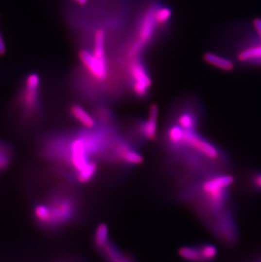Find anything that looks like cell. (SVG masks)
<instances>
[{
	"mask_svg": "<svg viewBox=\"0 0 261 262\" xmlns=\"http://www.w3.org/2000/svg\"><path fill=\"white\" fill-rule=\"evenodd\" d=\"M172 10L168 7H157L155 13L157 23L163 25L166 23L172 17Z\"/></svg>",
	"mask_w": 261,
	"mask_h": 262,
	"instance_id": "cell-20",
	"label": "cell"
},
{
	"mask_svg": "<svg viewBox=\"0 0 261 262\" xmlns=\"http://www.w3.org/2000/svg\"><path fill=\"white\" fill-rule=\"evenodd\" d=\"M70 114L84 128H93L95 127V120L85 109L79 105H73L70 107Z\"/></svg>",
	"mask_w": 261,
	"mask_h": 262,
	"instance_id": "cell-9",
	"label": "cell"
},
{
	"mask_svg": "<svg viewBox=\"0 0 261 262\" xmlns=\"http://www.w3.org/2000/svg\"><path fill=\"white\" fill-rule=\"evenodd\" d=\"M184 144L200 152L209 159H216L219 156L217 149L210 143L198 136L194 131H186Z\"/></svg>",
	"mask_w": 261,
	"mask_h": 262,
	"instance_id": "cell-6",
	"label": "cell"
},
{
	"mask_svg": "<svg viewBox=\"0 0 261 262\" xmlns=\"http://www.w3.org/2000/svg\"><path fill=\"white\" fill-rule=\"evenodd\" d=\"M76 212V201L72 194L63 187H56L45 202L36 204L33 208V217L40 227L53 231L70 223Z\"/></svg>",
	"mask_w": 261,
	"mask_h": 262,
	"instance_id": "cell-1",
	"label": "cell"
},
{
	"mask_svg": "<svg viewBox=\"0 0 261 262\" xmlns=\"http://www.w3.org/2000/svg\"><path fill=\"white\" fill-rule=\"evenodd\" d=\"M254 184L256 187L261 189V174H259L254 177Z\"/></svg>",
	"mask_w": 261,
	"mask_h": 262,
	"instance_id": "cell-24",
	"label": "cell"
},
{
	"mask_svg": "<svg viewBox=\"0 0 261 262\" xmlns=\"http://www.w3.org/2000/svg\"><path fill=\"white\" fill-rule=\"evenodd\" d=\"M196 123L195 117L190 113H183L179 116L178 125L185 131H194Z\"/></svg>",
	"mask_w": 261,
	"mask_h": 262,
	"instance_id": "cell-18",
	"label": "cell"
},
{
	"mask_svg": "<svg viewBox=\"0 0 261 262\" xmlns=\"http://www.w3.org/2000/svg\"><path fill=\"white\" fill-rule=\"evenodd\" d=\"M255 59H261V46L246 49L238 55V59L241 61H248Z\"/></svg>",
	"mask_w": 261,
	"mask_h": 262,
	"instance_id": "cell-19",
	"label": "cell"
},
{
	"mask_svg": "<svg viewBox=\"0 0 261 262\" xmlns=\"http://www.w3.org/2000/svg\"><path fill=\"white\" fill-rule=\"evenodd\" d=\"M234 183V177L231 175H222L213 177L202 185V190L209 200L215 206H219L224 199L226 188Z\"/></svg>",
	"mask_w": 261,
	"mask_h": 262,
	"instance_id": "cell-4",
	"label": "cell"
},
{
	"mask_svg": "<svg viewBox=\"0 0 261 262\" xmlns=\"http://www.w3.org/2000/svg\"><path fill=\"white\" fill-rule=\"evenodd\" d=\"M80 59L83 65L86 66L87 69L95 78L100 81L104 80L108 74L107 64L105 60H101L93 56V53H90L87 50H83L80 53Z\"/></svg>",
	"mask_w": 261,
	"mask_h": 262,
	"instance_id": "cell-7",
	"label": "cell"
},
{
	"mask_svg": "<svg viewBox=\"0 0 261 262\" xmlns=\"http://www.w3.org/2000/svg\"><path fill=\"white\" fill-rule=\"evenodd\" d=\"M131 74L133 79V90L137 95L144 97L148 94L152 82L144 66L140 61L132 63Z\"/></svg>",
	"mask_w": 261,
	"mask_h": 262,
	"instance_id": "cell-5",
	"label": "cell"
},
{
	"mask_svg": "<svg viewBox=\"0 0 261 262\" xmlns=\"http://www.w3.org/2000/svg\"><path fill=\"white\" fill-rule=\"evenodd\" d=\"M74 1H76V3H78L79 4H85L88 0H74Z\"/></svg>",
	"mask_w": 261,
	"mask_h": 262,
	"instance_id": "cell-25",
	"label": "cell"
},
{
	"mask_svg": "<svg viewBox=\"0 0 261 262\" xmlns=\"http://www.w3.org/2000/svg\"><path fill=\"white\" fill-rule=\"evenodd\" d=\"M13 157V149L6 142L0 140V172L9 168Z\"/></svg>",
	"mask_w": 261,
	"mask_h": 262,
	"instance_id": "cell-11",
	"label": "cell"
},
{
	"mask_svg": "<svg viewBox=\"0 0 261 262\" xmlns=\"http://www.w3.org/2000/svg\"><path fill=\"white\" fill-rule=\"evenodd\" d=\"M109 239V227L105 223L99 224L94 233V243L99 249H104Z\"/></svg>",
	"mask_w": 261,
	"mask_h": 262,
	"instance_id": "cell-15",
	"label": "cell"
},
{
	"mask_svg": "<svg viewBox=\"0 0 261 262\" xmlns=\"http://www.w3.org/2000/svg\"><path fill=\"white\" fill-rule=\"evenodd\" d=\"M254 26H255V30L258 33L259 36L261 37V18H257L254 20Z\"/></svg>",
	"mask_w": 261,
	"mask_h": 262,
	"instance_id": "cell-22",
	"label": "cell"
},
{
	"mask_svg": "<svg viewBox=\"0 0 261 262\" xmlns=\"http://www.w3.org/2000/svg\"><path fill=\"white\" fill-rule=\"evenodd\" d=\"M98 169L96 162L89 161L87 164L83 167L76 174V179L77 183L81 184H87L93 179L95 176Z\"/></svg>",
	"mask_w": 261,
	"mask_h": 262,
	"instance_id": "cell-12",
	"label": "cell"
},
{
	"mask_svg": "<svg viewBox=\"0 0 261 262\" xmlns=\"http://www.w3.org/2000/svg\"><path fill=\"white\" fill-rule=\"evenodd\" d=\"M158 116L159 109L156 105H152L149 108V117L143 125L142 132L145 138L149 140H155L157 136V128H158Z\"/></svg>",
	"mask_w": 261,
	"mask_h": 262,
	"instance_id": "cell-8",
	"label": "cell"
},
{
	"mask_svg": "<svg viewBox=\"0 0 261 262\" xmlns=\"http://www.w3.org/2000/svg\"><path fill=\"white\" fill-rule=\"evenodd\" d=\"M186 131L179 125L173 126L169 129V141L173 144H180L184 143Z\"/></svg>",
	"mask_w": 261,
	"mask_h": 262,
	"instance_id": "cell-17",
	"label": "cell"
},
{
	"mask_svg": "<svg viewBox=\"0 0 261 262\" xmlns=\"http://www.w3.org/2000/svg\"><path fill=\"white\" fill-rule=\"evenodd\" d=\"M179 256L182 257V259L186 260L190 262H201V253L200 249L192 248V247H182L179 249Z\"/></svg>",
	"mask_w": 261,
	"mask_h": 262,
	"instance_id": "cell-16",
	"label": "cell"
},
{
	"mask_svg": "<svg viewBox=\"0 0 261 262\" xmlns=\"http://www.w3.org/2000/svg\"><path fill=\"white\" fill-rule=\"evenodd\" d=\"M39 75L33 73L27 76L21 98L24 118L30 120L37 114L39 108Z\"/></svg>",
	"mask_w": 261,
	"mask_h": 262,
	"instance_id": "cell-2",
	"label": "cell"
},
{
	"mask_svg": "<svg viewBox=\"0 0 261 262\" xmlns=\"http://www.w3.org/2000/svg\"><path fill=\"white\" fill-rule=\"evenodd\" d=\"M105 35L102 30H98L94 37L93 56L101 60H105Z\"/></svg>",
	"mask_w": 261,
	"mask_h": 262,
	"instance_id": "cell-13",
	"label": "cell"
},
{
	"mask_svg": "<svg viewBox=\"0 0 261 262\" xmlns=\"http://www.w3.org/2000/svg\"><path fill=\"white\" fill-rule=\"evenodd\" d=\"M200 253H201L203 262H210L216 257L218 254V250L215 245L205 244L200 249Z\"/></svg>",
	"mask_w": 261,
	"mask_h": 262,
	"instance_id": "cell-21",
	"label": "cell"
},
{
	"mask_svg": "<svg viewBox=\"0 0 261 262\" xmlns=\"http://www.w3.org/2000/svg\"><path fill=\"white\" fill-rule=\"evenodd\" d=\"M119 155L127 164L140 165L144 161V158L142 154L126 147L120 148Z\"/></svg>",
	"mask_w": 261,
	"mask_h": 262,
	"instance_id": "cell-14",
	"label": "cell"
},
{
	"mask_svg": "<svg viewBox=\"0 0 261 262\" xmlns=\"http://www.w3.org/2000/svg\"><path fill=\"white\" fill-rule=\"evenodd\" d=\"M156 8L157 6L150 7L142 19L139 28V39L131 49V55L132 56H139L146 44L152 39L154 34L156 33V25L158 24L155 17Z\"/></svg>",
	"mask_w": 261,
	"mask_h": 262,
	"instance_id": "cell-3",
	"label": "cell"
},
{
	"mask_svg": "<svg viewBox=\"0 0 261 262\" xmlns=\"http://www.w3.org/2000/svg\"><path fill=\"white\" fill-rule=\"evenodd\" d=\"M6 52V47H5V43L3 42V37L0 34V56H3Z\"/></svg>",
	"mask_w": 261,
	"mask_h": 262,
	"instance_id": "cell-23",
	"label": "cell"
},
{
	"mask_svg": "<svg viewBox=\"0 0 261 262\" xmlns=\"http://www.w3.org/2000/svg\"><path fill=\"white\" fill-rule=\"evenodd\" d=\"M205 59L209 64L223 71H231L234 68V63L231 60L225 57L212 54V53L206 54Z\"/></svg>",
	"mask_w": 261,
	"mask_h": 262,
	"instance_id": "cell-10",
	"label": "cell"
}]
</instances>
